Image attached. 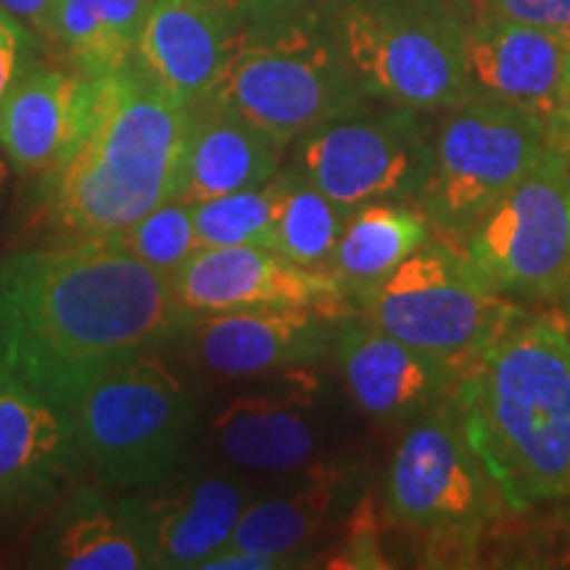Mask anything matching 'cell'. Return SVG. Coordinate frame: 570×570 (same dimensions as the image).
<instances>
[{"label":"cell","instance_id":"52a82bcc","mask_svg":"<svg viewBox=\"0 0 570 570\" xmlns=\"http://www.w3.org/2000/svg\"><path fill=\"white\" fill-rule=\"evenodd\" d=\"M354 306L391 336L465 370L525 317L483 281L462 248L436 235L386 281L356 294Z\"/></svg>","mask_w":570,"mask_h":570},{"label":"cell","instance_id":"8d00e7d4","mask_svg":"<svg viewBox=\"0 0 570 570\" xmlns=\"http://www.w3.org/2000/svg\"><path fill=\"white\" fill-rule=\"evenodd\" d=\"M558 302L562 304V312H568V315H570V283L566 285V291H562V294H560V298H558Z\"/></svg>","mask_w":570,"mask_h":570},{"label":"cell","instance_id":"74e56055","mask_svg":"<svg viewBox=\"0 0 570 570\" xmlns=\"http://www.w3.org/2000/svg\"><path fill=\"white\" fill-rule=\"evenodd\" d=\"M209 3H217V6H246V3H254V0H209Z\"/></svg>","mask_w":570,"mask_h":570},{"label":"cell","instance_id":"2e32d148","mask_svg":"<svg viewBox=\"0 0 570 570\" xmlns=\"http://www.w3.org/2000/svg\"><path fill=\"white\" fill-rule=\"evenodd\" d=\"M80 475L69 410L11 381L0 391V531L46 515Z\"/></svg>","mask_w":570,"mask_h":570},{"label":"cell","instance_id":"836d02e7","mask_svg":"<svg viewBox=\"0 0 570 570\" xmlns=\"http://www.w3.org/2000/svg\"><path fill=\"white\" fill-rule=\"evenodd\" d=\"M547 135H550V146L554 151L566 154L570 159V59H568V71L566 82H562V96L558 104V111H554L550 127H547Z\"/></svg>","mask_w":570,"mask_h":570},{"label":"cell","instance_id":"83f0119b","mask_svg":"<svg viewBox=\"0 0 570 570\" xmlns=\"http://www.w3.org/2000/svg\"><path fill=\"white\" fill-rule=\"evenodd\" d=\"M109 240L169 277L202 248L196 235L194 204L183 198H169L159 204L127 230L111 235Z\"/></svg>","mask_w":570,"mask_h":570},{"label":"cell","instance_id":"e575fe53","mask_svg":"<svg viewBox=\"0 0 570 570\" xmlns=\"http://www.w3.org/2000/svg\"><path fill=\"white\" fill-rule=\"evenodd\" d=\"M13 381V375H11V370L6 367V362H3V356H0V391H3L6 386H9V383Z\"/></svg>","mask_w":570,"mask_h":570},{"label":"cell","instance_id":"ffe728a7","mask_svg":"<svg viewBox=\"0 0 570 570\" xmlns=\"http://www.w3.org/2000/svg\"><path fill=\"white\" fill-rule=\"evenodd\" d=\"M238 17L209 0H154L132 67L177 106L202 104L230 61Z\"/></svg>","mask_w":570,"mask_h":570},{"label":"cell","instance_id":"4fadbf2b","mask_svg":"<svg viewBox=\"0 0 570 570\" xmlns=\"http://www.w3.org/2000/svg\"><path fill=\"white\" fill-rule=\"evenodd\" d=\"M352 312L354 306H267L198 315L175 346L185 348L198 373L217 381H254L325 362L341 320Z\"/></svg>","mask_w":570,"mask_h":570},{"label":"cell","instance_id":"603a6c76","mask_svg":"<svg viewBox=\"0 0 570 570\" xmlns=\"http://www.w3.org/2000/svg\"><path fill=\"white\" fill-rule=\"evenodd\" d=\"M82 75L35 63L0 104V151L32 180L59 159L69 138Z\"/></svg>","mask_w":570,"mask_h":570},{"label":"cell","instance_id":"277c9868","mask_svg":"<svg viewBox=\"0 0 570 570\" xmlns=\"http://www.w3.org/2000/svg\"><path fill=\"white\" fill-rule=\"evenodd\" d=\"M233 9V56L204 101L235 111L283 146L373 106L333 40L331 0H254Z\"/></svg>","mask_w":570,"mask_h":570},{"label":"cell","instance_id":"4316f807","mask_svg":"<svg viewBox=\"0 0 570 570\" xmlns=\"http://www.w3.org/2000/svg\"><path fill=\"white\" fill-rule=\"evenodd\" d=\"M283 202V167L273 180L256 188L194 204L196 235L202 248L262 246L275 248L277 212Z\"/></svg>","mask_w":570,"mask_h":570},{"label":"cell","instance_id":"9a60e30c","mask_svg":"<svg viewBox=\"0 0 570 570\" xmlns=\"http://www.w3.org/2000/svg\"><path fill=\"white\" fill-rule=\"evenodd\" d=\"M173 285L180 304L196 317L267 306H354L333 273L296 265L262 246L198 248L173 275Z\"/></svg>","mask_w":570,"mask_h":570},{"label":"cell","instance_id":"44dd1931","mask_svg":"<svg viewBox=\"0 0 570 570\" xmlns=\"http://www.w3.org/2000/svg\"><path fill=\"white\" fill-rule=\"evenodd\" d=\"M352 468L323 458L302 473L285 475L259 491L238 520L230 547L285 560L291 568L309 566L315 547L338 520L352 497Z\"/></svg>","mask_w":570,"mask_h":570},{"label":"cell","instance_id":"4dcf8cb0","mask_svg":"<svg viewBox=\"0 0 570 570\" xmlns=\"http://www.w3.org/2000/svg\"><path fill=\"white\" fill-rule=\"evenodd\" d=\"M489 13L570 38V0H483Z\"/></svg>","mask_w":570,"mask_h":570},{"label":"cell","instance_id":"6da1fadb","mask_svg":"<svg viewBox=\"0 0 570 570\" xmlns=\"http://www.w3.org/2000/svg\"><path fill=\"white\" fill-rule=\"evenodd\" d=\"M194 320L173 277L109 238L46 240L0 259V356L13 381L63 410L109 370L175 348Z\"/></svg>","mask_w":570,"mask_h":570},{"label":"cell","instance_id":"8992f818","mask_svg":"<svg viewBox=\"0 0 570 570\" xmlns=\"http://www.w3.org/2000/svg\"><path fill=\"white\" fill-rule=\"evenodd\" d=\"M327 17L373 104L428 114L468 101V24L446 0H331Z\"/></svg>","mask_w":570,"mask_h":570},{"label":"cell","instance_id":"5b68a950","mask_svg":"<svg viewBox=\"0 0 570 570\" xmlns=\"http://www.w3.org/2000/svg\"><path fill=\"white\" fill-rule=\"evenodd\" d=\"M85 479L135 491L188 462L202 436V394L169 365L167 348L109 370L69 407Z\"/></svg>","mask_w":570,"mask_h":570},{"label":"cell","instance_id":"ba28073f","mask_svg":"<svg viewBox=\"0 0 570 570\" xmlns=\"http://www.w3.org/2000/svg\"><path fill=\"white\" fill-rule=\"evenodd\" d=\"M550 148L547 125L515 106L462 101L446 109L431 135V169L417 198L433 235L462 248L491 206Z\"/></svg>","mask_w":570,"mask_h":570},{"label":"cell","instance_id":"30bf717a","mask_svg":"<svg viewBox=\"0 0 570 570\" xmlns=\"http://www.w3.org/2000/svg\"><path fill=\"white\" fill-rule=\"evenodd\" d=\"M431 135L420 111L367 106L296 138L288 164L348 214L370 204H417L431 169Z\"/></svg>","mask_w":570,"mask_h":570},{"label":"cell","instance_id":"5bb4252c","mask_svg":"<svg viewBox=\"0 0 570 570\" xmlns=\"http://www.w3.org/2000/svg\"><path fill=\"white\" fill-rule=\"evenodd\" d=\"M331 356L362 415L391 428H407L439 410L465 375L458 362L391 336L360 312L341 320Z\"/></svg>","mask_w":570,"mask_h":570},{"label":"cell","instance_id":"1f68e13d","mask_svg":"<svg viewBox=\"0 0 570 570\" xmlns=\"http://www.w3.org/2000/svg\"><path fill=\"white\" fill-rule=\"evenodd\" d=\"M291 568L285 560L269 558V554L254 552V550H240V547H223L217 554H212L204 562L202 570H283Z\"/></svg>","mask_w":570,"mask_h":570},{"label":"cell","instance_id":"484cf974","mask_svg":"<svg viewBox=\"0 0 570 570\" xmlns=\"http://www.w3.org/2000/svg\"><path fill=\"white\" fill-rule=\"evenodd\" d=\"M348 212L317 190L294 164H283V202L277 212L275 252L296 265L331 273L333 254Z\"/></svg>","mask_w":570,"mask_h":570},{"label":"cell","instance_id":"8fae6325","mask_svg":"<svg viewBox=\"0 0 570 570\" xmlns=\"http://www.w3.org/2000/svg\"><path fill=\"white\" fill-rule=\"evenodd\" d=\"M462 254L512 302L560 298L570 283V159L550 148L487 212Z\"/></svg>","mask_w":570,"mask_h":570},{"label":"cell","instance_id":"ac0fdd59","mask_svg":"<svg viewBox=\"0 0 570 570\" xmlns=\"http://www.w3.org/2000/svg\"><path fill=\"white\" fill-rule=\"evenodd\" d=\"M135 491L146 504L156 570H202L230 544L256 487L217 462H183L167 479Z\"/></svg>","mask_w":570,"mask_h":570},{"label":"cell","instance_id":"7a4b0ae2","mask_svg":"<svg viewBox=\"0 0 570 570\" xmlns=\"http://www.w3.org/2000/svg\"><path fill=\"white\" fill-rule=\"evenodd\" d=\"M190 109L135 67L82 77L59 159L32 177L30 223L51 240L111 238L177 198Z\"/></svg>","mask_w":570,"mask_h":570},{"label":"cell","instance_id":"d4e9b609","mask_svg":"<svg viewBox=\"0 0 570 570\" xmlns=\"http://www.w3.org/2000/svg\"><path fill=\"white\" fill-rule=\"evenodd\" d=\"M154 0H56L48 40L82 77L132 67L142 21Z\"/></svg>","mask_w":570,"mask_h":570},{"label":"cell","instance_id":"9c48e42d","mask_svg":"<svg viewBox=\"0 0 570 570\" xmlns=\"http://www.w3.org/2000/svg\"><path fill=\"white\" fill-rule=\"evenodd\" d=\"M386 510L446 558H470L491 520L510 510L470 444L458 394L399 439L386 473Z\"/></svg>","mask_w":570,"mask_h":570},{"label":"cell","instance_id":"f1b7e54d","mask_svg":"<svg viewBox=\"0 0 570 570\" xmlns=\"http://www.w3.org/2000/svg\"><path fill=\"white\" fill-rule=\"evenodd\" d=\"M327 568H391V562L383 554L381 539V518H377L375 504L370 497H362L360 502L348 510L341 529L338 544L333 547Z\"/></svg>","mask_w":570,"mask_h":570},{"label":"cell","instance_id":"3957f363","mask_svg":"<svg viewBox=\"0 0 570 570\" xmlns=\"http://www.w3.org/2000/svg\"><path fill=\"white\" fill-rule=\"evenodd\" d=\"M465 433L510 510L570 499V348L562 312L510 327L462 375Z\"/></svg>","mask_w":570,"mask_h":570},{"label":"cell","instance_id":"d590c367","mask_svg":"<svg viewBox=\"0 0 570 570\" xmlns=\"http://www.w3.org/2000/svg\"><path fill=\"white\" fill-rule=\"evenodd\" d=\"M6 175H9V167H6V156L0 151V198H3V185H6Z\"/></svg>","mask_w":570,"mask_h":570},{"label":"cell","instance_id":"d6a6232c","mask_svg":"<svg viewBox=\"0 0 570 570\" xmlns=\"http://www.w3.org/2000/svg\"><path fill=\"white\" fill-rule=\"evenodd\" d=\"M0 6L9 13H13L35 38L48 40L56 0H0Z\"/></svg>","mask_w":570,"mask_h":570},{"label":"cell","instance_id":"d6986e66","mask_svg":"<svg viewBox=\"0 0 570 570\" xmlns=\"http://www.w3.org/2000/svg\"><path fill=\"white\" fill-rule=\"evenodd\" d=\"M568 59V35L487 11L465 27L468 101L515 106L550 127Z\"/></svg>","mask_w":570,"mask_h":570},{"label":"cell","instance_id":"f546056e","mask_svg":"<svg viewBox=\"0 0 570 570\" xmlns=\"http://www.w3.org/2000/svg\"><path fill=\"white\" fill-rule=\"evenodd\" d=\"M40 40L0 6V104L21 77L38 63Z\"/></svg>","mask_w":570,"mask_h":570},{"label":"cell","instance_id":"f35d334b","mask_svg":"<svg viewBox=\"0 0 570 570\" xmlns=\"http://www.w3.org/2000/svg\"><path fill=\"white\" fill-rule=\"evenodd\" d=\"M560 312H562V309H560ZM562 331H566L568 348H570V315H568V312H562Z\"/></svg>","mask_w":570,"mask_h":570},{"label":"cell","instance_id":"7402d4cb","mask_svg":"<svg viewBox=\"0 0 570 570\" xmlns=\"http://www.w3.org/2000/svg\"><path fill=\"white\" fill-rule=\"evenodd\" d=\"M285 151L288 146L235 111L209 101L190 106V135L177 198L202 204L265 185L281 173Z\"/></svg>","mask_w":570,"mask_h":570},{"label":"cell","instance_id":"cb8c5ba5","mask_svg":"<svg viewBox=\"0 0 570 570\" xmlns=\"http://www.w3.org/2000/svg\"><path fill=\"white\" fill-rule=\"evenodd\" d=\"M433 238V227L417 204H370L348 214L331 273L348 296L362 294L394 273Z\"/></svg>","mask_w":570,"mask_h":570},{"label":"cell","instance_id":"e0dca14e","mask_svg":"<svg viewBox=\"0 0 570 570\" xmlns=\"http://www.w3.org/2000/svg\"><path fill=\"white\" fill-rule=\"evenodd\" d=\"M46 515L27 566L156 570L146 504L138 491H114L80 475Z\"/></svg>","mask_w":570,"mask_h":570},{"label":"cell","instance_id":"7c38bea8","mask_svg":"<svg viewBox=\"0 0 570 570\" xmlns=\"http://www.w3.org/2000/svg\"><path fill=\"white\" fill-rule=\"evenodd\" d=\"M252 383L204 417L202 436L212 462L248 479L277 481L323 460L331 412L317 365L281 370Z\"/></svg>","mask_w":570,"mask_h":570}]
</instances>
